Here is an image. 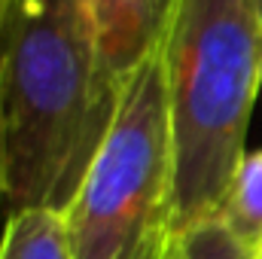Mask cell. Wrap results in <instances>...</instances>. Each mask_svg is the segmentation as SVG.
<instances>
[{
	"label": "cell",
	"instance_id": "6da1fadb",
	"mask_svg": "<svg viewBox=\"0 0 262 259\" xmlns=\"http://www.w3.org/2000/svg\"><path fill=\"white\" fill-rule=\"evenodd\" d=\"M85 0H9L0 18V204L64 213L119 107Z\"/></svg>",
	"mask_w": 262,
	"mask_h": 259
},
{
	"label": "cell",
	"instance_id": "277c9868",
	"mask_svg": "<svg viewBox=\"0 0 262 259\" xmlns=\"http://www.w3.org/2000/svg\"><path fill=\"white\" fill-rule=\"evenodd\" d=\"M177 0H89L101 76L122 92L128 76L162 52Z\"/></svg>",
	"mask_w": 262,
	"mask_h": 259
},
{
	"label": "cell",
	"instance_id": "9c48e42d",
	"mask_svg": "<svg viewBox=\"0 0 262 259\" xmlns=\"http://www.w3.org/2000/svg\"><path fill=\"white\" fill-rule=\"evenodd\" d=\"M6 3H9V0H0V18H3V9H6Z\"/></svg>",
	"mask_w": 262,
	"mask_h": 259
},
{
	"label": "cell",
	"instance_id": "7c38bea8",
	"mask_svg": "<svg viewBox=\"0 0 262 259\" xmlns=\"http://www.w3.org/2000/svg\"><path fill=\"white\" fill-rule=\"evenodd\" d=\"M85 3H89V0H85Z\"/></svg>",
	"mask_w": 262,
	"mask_h": 259
},
{
	"label": "cell",
	"instance_id": "8fae6325",
	"mask_svg": "<svg viewBox=\"0 0 262 259\" xmlns=\"http://www.w3.org/2000/svg\"><path fill=\"white\" fill-rule=\"evenodd\" d=\"M259 67H262V58H259Z\"/></svg>",
	"mask_w": 262,
	"mask_h": 259
},
{
	"label": "cell",
	"instance_id": "8992f818",
	"mask_svg": "<svg viewBox=\"0 0 262 259\" xmlns=\"http://www.w3.org/2000/svg\"><path fill=\"white\" fill-rule=\"evenodd\" d=\"M232 235L250 247L253 253L262 244V146L247 153L229 192L223 198V207L216 213Z\"/></svg>",
	"mask_w": 262,
	"mask_h": 259
},
{
	"label": "cell",
	"instance_id": "30bf717a",
	"mask_svg": "<svg viewBox=\"0 0 262 259\" xmlns=\"http://www.w3.org/2000/svg\"><path fill=\"white\" fill-rule=\"evenodd\" d=\"M256 259H262V244H259V250H256Z\"/></svg>",
	"mask_w": 262,
	"mask_h": 259
},
{
	"label": "cell",
	"instance_id": "52a82bcc",
	"mask_svg": "<svg viewBox=\"0 0 262 259\" xmlns=\"http://www.w3.org/2000/svg\"><path fill=\"white\" fill-rule=\"evenodd\" d=\"M162 259H256V253L244 247L220 217H210L192 229L171 235Z\"/></svg>",
	"mask_w": 262,
	"mask_h": 259
},
{
	"label": "cell",
	"instance_id": "5b68a950",
	"mask_svg": "<svg viewBox=\"0 0 262 259\" xmlns=\"http://www.w3.org/2000/svg\"><path fill=\"white\" fill-rule=\"evenodd\" d=\"M0 259H73L64 213L40 207L6 217Z\"/></svg>",
	"mask_w": 262,
	"mask_h": 259
},
{
	"label": "cell",
	"instance_id": "ba28073f",
	"mask_svg": "<svg viewBox=\"0 0 262 259\" xmlns=\"http://www.w3.org/2000/svg\"><path fill=\"white\" fill-rule=\"evenodd\" d=\"M253 6H256V15H259V21H262V0H253Z\"/></svg>",
	"mask_w": 262,
	"mask_h": 259
},
{
	"label": "cell",
	"instance_id": "3957f363",
	"mask_svg": "<svg viewBox=\"0 0 262 259\" xmlns=\"http://www.w3.org/2000/svg\"><path fill=\"white\" fill-rule=\"evenodd\" d=\"M174 153L162 55L122 85L113 125L64 210L73 259H162L171 241Z\"/></svg>",
	"mask_w": 262,
	"mask_h": 259
},
{
	"label": "cell",
	"instance_id": "7a4b0ae2",
	"mask_svg": "<svg viewBox=\"0 0 262 259\" xmlns=\"http://www.w3.org/2000/svg\"><path fill=\"white\" fill-rule=\"evenodd\" d=\"M162 70L174 192L171 235L220 213L244 156L262 92V21L253 0H177Z\"/></svg>",
	"mask_w": 262,
	"mask_h": 259
}]
</instances>
